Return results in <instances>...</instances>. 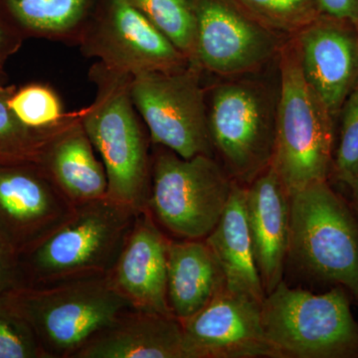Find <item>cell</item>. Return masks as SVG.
Instances as JSON below:
<instances>
[{"mask_svg": "<svg viewBox=\"0 0 358 358\" xmlns=\"http://www.w3.org/2000/svg\"><path fill=\"white\" fill-rule=\"evenodd\" d=\"M147 210L136 215L109 279L131 308L173 315L167 301V245Z\"/></svg>", "mask_w": 358, "mask_h": 358, "instance_id": "9a60e30c", "label": "cell"}, {"mask_svg": "<svg viewBox=\"0 0 358 358\" xmlns=\"http://www.w3.org/2000/svg\"><path fill=\"white\" fill-rule=\"evenodd\" d=\"M16 87L7 86L0 80V164H38L45 148L63 129L83 114V110L71 113L64 122L53 128L33 129L15 117L8 105L9 96Z\"/></svg>", "mask_w": 358, "mask_h": 358, "instance_id": "44dd1931", "label": "cell"}, {"mask_svg": "<svg viewBox=\"0 0 358 358\" xmlns=\"http://www.w3.org/2000/svg\"><path fill=\"white\" fill-rule=\"evenodd\" d=\"M357 27H358V25H357Z\"/></svg>", "mask_w": 358, "mask_h": 358, "instance_id": "1f68e13d", "label": "cell"}, {"mask_svg": "<svg viewBox=\"0 0 358 358\" xmlns=\"http://www.w3.org/2000/svg\"><path fill=\"white\" fill-rule=\"evenodd\" d=\"M155 147L147 211L178 239H205L220 220L235 181L211 155L182 159Z\"/></svg>", "mask_w": 358, "mask_h": 358, "instance_id": "8992f818", "label": "cell"}, {"mask_svg": "<svg viewBox=\"0 0 358 358\" xmlns=\"http://www.w3.org/2000/svg\"><path fill=\"white\" fill-rule=\"evenodd\" d=\"M271 31L298 33L320 15L317 0H234Z\"/></svg>", "mask_w": 358, "mask_h": 358, "instance_id": "cb8c5ba5", "label": "cell"}, {"mask_svg": "<svg viewBox=\"0 0 358 358\" xmlns=\"http://www.w3.org/2000/svg\"><path fill=\"white\" fill-rule=\"evenodd\" d=\"M341 113L343 122L334 169L341 181L352 186L358 178V80Z\"/></svg>", "mask_w": 358, "mask_h": 358, "instance_id": "484cf974", "label": "cell"}, {"mask_svg": "<svg viewBox=\"0 0 358 358\" xmlns=\"http://www.w3.org/2000/svg\"><path fill=\"white\" fill-rule=\"evenodd\" d=\"M264 331L280 358L350 357L358 352V324L345 292L292 289L281 281L261 306Z\"/></svg>", "mask_w": 358, "mask_h": 358, "instance_id": "5b68a950", "label": "cell"}, {"mask_svg": "<svg viewBox=\"0 0 358 358\" xmlns=\"http://www.w3.org/2000/svg\"><path fill=\"white\" fill-rule=\"evenodd\" d=\"M24 39V35L8 14L0 15V80H4L6 61L20 48Z\"/></svg>", "mask_w": 358, "mask_h": 358, "instance_id": "83f0119b", "label": "cell"}, {"mask_svg": "<svg viewBox=\"0 0 358 358\" xmlns=\"http://www.w3.org/2000/svg\"><path fill=\"white\" fill-rule=\"evenodd\" d=\"M352 187L353 189V196H355V205H357L358 209V178Z\"/></svg>", "mask_w": 358, "mask_h": 358, "instance_id": "4dcf8cb0", "label": "cell"}, {"mask_svg": "<svg viewBox=\"0 0 358 358\" xmlns=\"http://www.w3.org/2000/svg\"><path fill=\"white\" fill-rule=\"evenodd\" d=\"M255 85H221L208 112L213 148L237 180L250 182L271 166L275 145V115Z\"/></svg>", "mask_w": 358, "mask_h": 358, "instance_id": "9c48e42d", "label": "cell"}, {"mask_svg": "<svg viewBox=\"0 0 358 358\" xmlns=\"http://www.w3.org/2000/svg\"><path fill=\"white\" fill-rule=\"evenodd\" d=\"M4 6L25 38L56 37L81 24L87 0H4Z\"/></svg>", "mask_w": 358, "mask_h": 358, "instance_id": "7402d4cb", "label": "cell"}, {"mask_svg": "<svg viewBox=\"0 0 358 358\" xmlns=\"http://www.w3.org/2000/svg\"><path fill=\"white\" fill-rule=\"evenodd\" d=\"M0 303L31 327L47 358H74L99 331L131 308L108 275L15 287Z\"/></svg>", "mask_w": 358, "mask_h": 358, "instance_id": "7a4b0ae2", "label": "cell"}, {"mask_svg": "<svg viewBox=\"0 0 358 358\" xmlns=\"http://www.w3.org/2000/svg\"><path fill=\"white\" fill-rule=\"evenodd\" d=\"M74 207L39 164H0V234L17 255L64 222Z\"/></svg>", "mask_w": 358, "mask_h": 358, "instance_id": "7c38bea8", "label": "cell"}, {"mask_svg": "<svg viewBox=\"0 0 358 358\" xmlns=\"http://www.w3.org/2000/svg\"><path fill=\"white\" fill-rule=\"evenodd\" d=\"M0 358H47L31 327L1 303Z\"/></svg>", "mask_w": 358, "mask_h": 358, "instance_id": "4316f807", "label": "cell"}, {"mask_svg": "<svg viewBox=\"0 0 358 358\" xmlns=\"http://www.w3.org/2000/svg\"><path fill=\"white\" fill-rule=\"evenodd\" d=\"M289 254L310 274L358 296V225L327 181L289 196Z\"/></svg>", "mask_w": 358, "mask_h": 358, "instance_id": "52a82bcc", "label": "cell"}, {"mask_svg": "<svg viewBox=\"0 0 358 358\" xmlns=\"http://www.w3.org/2000/svg\"><path fill=\"white\" fill-rule=\"evenodd\" d=\"M246 213L257 268L267 296L282 281L289 243V196L272 166L246 188Z\"/></svg>", "mask_w": 358, "mask_h": 358, "instance_id": "e0dca14e", "label": "cell"}, {"mask_svg": "<svg viewBox=\"0 0 358 358\" xmlns=\"http://www.w3.org/2000/svg\"><path fill=\"white\" fill-rule=\"evenodd\" d=\"M197 68L188 64L178 70L141 73L131 82L134 108L150 141L182 159L211 155L213 150Z\"/></svg>", "mask_w": 358, "mask_h": 358, "instance_id": "ba28073f", "label": "cell"}, {"mask_svg": "<svg viewBox=\"0 0 358 358\" xmlns=\"http://www.w3.org/2000/svg\"><path fill=\"white\" fill-rule=\"evenodd\" d=\"M225 285L222 271L203 240H173L167 245V301L182 322L203 308Z\"/></svg>", "mask_w": 358, "mask_h": 358, "instance_id": "ffe728a7", "label": "cell"}, {"mask_svg": "<svg viewBox=\"0 0 358 358\" xmlns=\"http://www.w3.org/2000/svg\"><path fill=\"white\" fill-rule=\"evenodd\" d=\"M90 75L96 85V94L93 103L84 109L82 124L105 167L107 197L140 213L147 210L152 157L134 112L133 77L100 62Z\"/></svg>", "mask_w": 358, "mask_h": 358, "instance_id": "3957f363", "label": "cell"}, {"mask_svg": "<svg viewBox=\"0 0 358 358\" xmlns=\"http://www.w3.org/2000/svg\"><path fill=\"white\" fill-rule=\"evenodd\" d=\"M298 34L303 76L334 119L358 80L357 25L320 14Z\"/></svg>", "mask_w": 358, "mask_h": 358, "instance_id": "5bb4252c", "label": "cell"}, {"mask_svg": "<svg viewBox=\"0 0 358 358\" xmlns=\"http://www.w3.org/2000/svg\"><path fill=\"white\" fill-rule=\"evenodd\" d=\"M261 306L224 285L203 308L181 322L188 358H280L264 331Z\"/></svg>", "mask_w": 358, "mask_h": 358, "instance_id": "4fadbf2b", "label": "cell"}, {"mask_svg": "<svg viewBox=\"0 0 358 358\" xmlns=\"http://www.w3.org/2000/svg\"><path fill=\"white\" fill-rule=\"evenodd\" d=\"M83 114L47 145L38 162L74 204L103 199L108 192L105 167L85 131Z\"/></svg>", "mask_w": 358, "mask_h": 358, "instance_id": "ac0fdd59", "label": "cell"}, {"mask_svg": "<svg viewBox=\"0 0 358 358\" xmlns=\"http://www.w3.org/2000/svg\"><path fill=\"white\" fill-rule=\"evenodd\" d=\"M86 55L115 72L134 77L152 71H173L188 59L131 0H110L105 20L80 33Z\"/></svg>", "mask_w": 358, "mask_h": 358, "instance_id": "30bf717a", "label": "cell"}, {"mask_svg": "<svg viewBox=\"0 0 358 358\" xmlns=\"http://www.w3.org/2000/svg\"><path fill=\"white\" fill-rule=\"evenodd\" d=\"M131 1L188 59L190 64L195 65L197 20L192 0Z\"/></svg>", "mask_w": 358, "mask_h": 358, "instance_id": "603a6c76", "label": "cell"}, {"mask_svg": "<svg viewBox=\"0 0 358 358\" xmlns=\"http://www.w3.org/2000/svg\"><path fill=\"white\" fill-rule=\"evenodd\" d=\"M280 73L271 166L292 196L327 181L333 166L334 119L303 76L294 42L282 49Z\"/></svg>", "mask_w": 358, "mask_h": 358, "instance_id": "277c9868", "label": "cell"}, {"mask_svg": "<svg viewBox=\"0 0 358 358\" xmlns=\"http://www.w3.org/2000/svg\"><path fill=\"white\" fill-rule=\"evenodd\" d=\"M138 212L109 197L75 204L64 222L17 255V287L107 275Z\"/></svg>", "mask_w": 358, "mask_h": 358, "instance_id": "6da1fadb", "label": "cell"}, {"mask_svg": "<svg viewBox=\"0 0 358 358\" xmlns=\"http://www.w3.org/2000/svg\"><path fill=\"white\" fill-rule=\"evenodd\" d=\"M74 358H188L182 324L173 315L129 308Z\"/></svg>", "mask_w": 358, "mask_h": 358, "instance_id": "2e32d148", "label": "cell"}, {"mask_svg": "<svg viewBox=\"0 0 358 358\" xmlns=\"http://www.w3.org/2000/svg\"><path fill=\"white\" fill-rule=\"evenodd\" d=\"M204 241L220 266L226 288L263 303L266 294L250 237L246 188L234 182L220 220Z\"/></svg>", "mask_w": 358, "mask_h": 358, "instance_id": "d6986e66", "label": "cell"}, {"mask_svg": "<svg viewBox=\"0 0 358 358\" xmlns=\"http://www.w3.org/2000/svg\"><path fill=\"white\" fill-rule=\"evenodd\" d=\"M17 285V253L0 234V298Z\"/></svg>", "mask_w": 358, "mask_h": 358, "instance_id": "f1b7e54d", "label": "cell"}, {"mask_svg": "<svg viewBox=\"0 0 358 358\" xmlns=\"http://www.w3.org/2000/svg\"><path fill=\"white\" fill-rule=\"evenodd\" d=\"M322 15L358 25V0H317Z\"/></svg>", "mask_w": 358, "mask_h": 358, "instance_id": "f546056e", "label": "cell"}, {"mask_svg": "<svg viewBox=\"0 0 358 358\" xmlns=\"http://www.w3.org/2000/svg\"><path fill=\"white\" fill-rule=\"evenodd\" d=\"M197 20L195 65L223 76L242 74L279 50L274 33L234 0H192Z\"/></svg>", "mask_w": 358, "mask_h": 358, "instance_id": "8fae6325", "label": "cell"}, {"mask_svg": "<svg viewBox=\"0 0 358 358\" xmlns=\"http://www.w3.org/2000/svg\"><path fill=\"white\" fill-rule=\"evenodd\" d=\"M8 105L15 117L33 129L53 128L70 115L65 114L57 93L45 84L30 83L14 89Z\"/></svg>", "mask_w": 358, "mask_h": 358, "instance_id": "d4e9b609", "label": "cell"}]
</instances>
